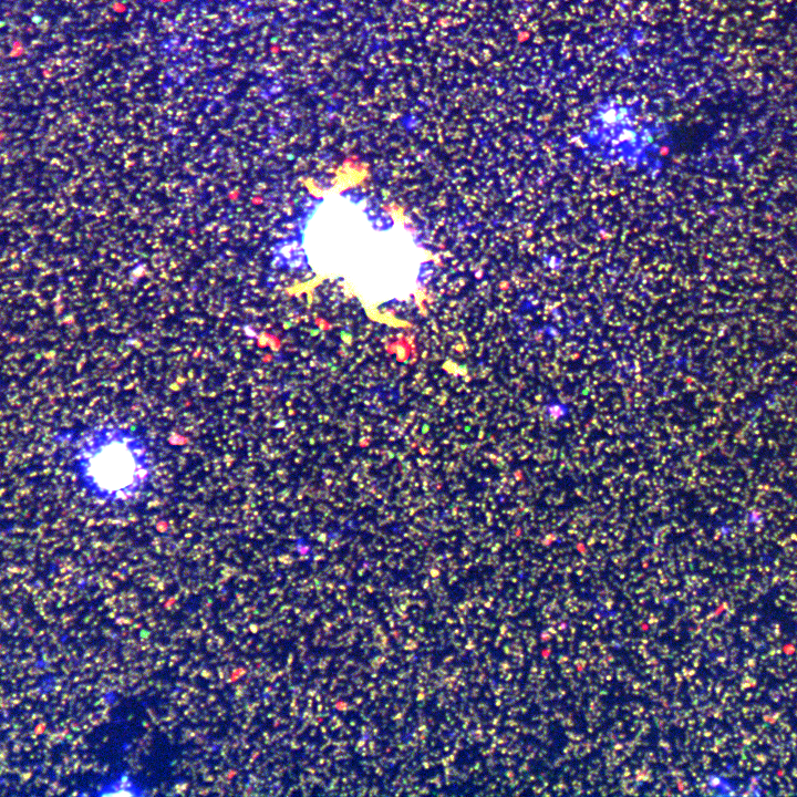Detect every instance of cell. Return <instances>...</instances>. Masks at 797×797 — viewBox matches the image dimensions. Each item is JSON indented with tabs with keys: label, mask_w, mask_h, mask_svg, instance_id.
I'll return each mask as SVG.
<instances>
[{
	"label": "cell",
	"mask_w": 797,
	"mask_h": 797,
	"mask_svg": "<svg viewBox=\"0 0 797 797\" xmlns=\"http://www.w3.org/2000/svg\"><path fill=\"white\" fill-rule=\"evenodd\" d=\"M75 473L82 488L108 506L142 500L153 487L156 458L149 439L124 424H101L76 445Z\"/></svg>",
	"instance_id": "6da1fadb"
}]
</instances>
